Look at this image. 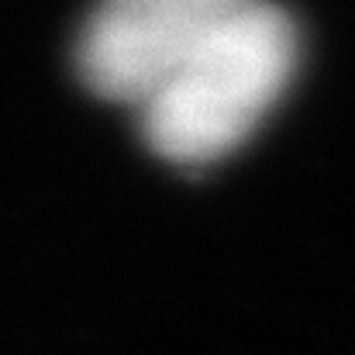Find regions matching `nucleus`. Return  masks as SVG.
<instances>
[{
    "instance_id": "obj_2",
    "label": "nucleus",
    "mask_w": 355,
    "mask_h": 355,
    "mask_svg": "<svg viewBox=\"0 0 355 355\" xmlns=\"http://www.w3.org/2000/svg\"><path fill=\"white\" fill-rule=\"evenodd\" d=\"M248 0H101L80 38V73L107 101L141 104Z\"/></svg>"
},
{
    "instance_id": "obj_1",
    "label": "nucleus",
    "mask_w": 355,
    "mask_h": 355,
    "mask_svg": "<svg viewBox=\"0 0 355 355\" xmlns=\"http://www.w3.org/2000/svg\"><path fill=\"white\" fill-rule=\"evenodd\" d=\"M293 66V21L266 0H248L138 104L148 145L180 166L228 155L279 101Z\"/></svg>"
}]
</instances>
